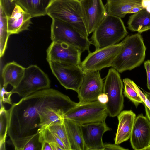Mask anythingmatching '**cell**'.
Instances as JSON below:
<instances>
[{"instance_id":"obj_1","label":"cell","mask_w":150,"mask_h":150,"mask_svg":"<svg viewBox=\"0 0 150 150\" xmlns=\"http://www.w3.org/2000/svg\"><path fill=\"white\" fill-rule=\"evenodd\" d=\"M78 104L67 95L50 88L41 90L12 104L8 110V134L11 141L34 134L39 129V113L48 107L67 112Z\"/></svg>"},{"instance_id":"obj_2","label":"cell","mask_w":150,"mask_h":150,"mask_svg":"<svg viewBox=\"0 0 150 150\" xmlns=\"http://www.w3.org/2000/svg\"><path fill=\"white\" fill-rule=\"evenodd\" d=\"M122 41L123 47L111 66L120 73L139 66L145 59L146 49L139 33L128 36Z\"/></svg>"},{"instance_id":"obj_3","label":"cell","mask_w":150,"mask_h":150,"mask_svg":"<svg viewBox=\"0 0 150 150\" xmlns=\"http://www.w3.org/2000/svg\"><path fill=\"white\" fill-rule=\"evenodd\" d=\"M127 33L121 18L107 14L93 32L91 41L98 50L118 43Z\"/></svg>"},{"instance_id":"obj_4","label":"cell","mask_w":150,"mask_h":150,"mask_svg":"<svg viewBox=\"0 0 150 150\" xmlns=\"http://www.w3.org/2000/svg\"><path fill=\"white\" fill-rule=\"evenodd\" d=\"M47 14L52 19L65 22L85 36L89 35L84 21L80 1L54 0L48 8Z\"/></svg>"},{"instance_id":"obj_5","label":"cell","mask_w":150,"mask_h":150,"mask_svg":"<svg viewBox=\"0 0 150 150\" xmlns=\"http://www.w3.org/2000/svg\"><path fill=\"white\" fill-rule=\"evenodd\" d=\"M50 38L52 42H63L80 50L82 52L89 48L92 42L76 29L68 23L57 19H52Z\"/></svg>"},{"instance_id":"obj_6","label":"cell","mask_w":150,"mask_h":150,"mask_svg":"<svg viewBox=\"0 0 150 150\" xmlns=\"http://www.w3.org/2000/svg\"><path fill=\"white\" fill-rule=\"evenodd\" d=\"M123 82L119 72L112 67L105 78L103 89V93L108 97L105 105L108 115L110 117L117 116L123 109Z\"/></svg>"},{"instance_id":"obj_7","label":"cell","mask_w":150,"mask_h":150,"mask_svg":"<svg viewBox=\"0 0 150 150\" xmlns=\"http://www.w3.org/2000/svg\"><path fill=\"white\" fill-rule=\"evenodd\" d=\"M50 86V82L47 75L37 65H31L25 68L20 82L11 91L23 97Z\"/></svg>"},{"instance_id":"obj_8","label":"cell","mask_w":150,"mask_h":150,"mask_svg":"<svg viewBox=\"0 0 150 150\" xmlns=\"http://www.w3.org/2000/svg\"><path fill=\"white\" fill-rule=\"evenodd\" d=\"M108 115L105 104L98 100L79 103L64 115V119L70 120L79 125L105 121Z\"/></svg>"},{"instance_id":"obj_9","label":"cell","mask_w":150,"mask_h":150,"mask_svg":"<svg viewBox=\"0 0 150 150\" xmlns=\"http://www.w3.org/2000/svg\"><path fill=\"white\" fill-rule=\"evenodd\" d=\"M124 45L123 41L88 53L80 66L84 71H100L111 67L112 64Z\"/></svg>"},{"instance_id":"obj_10","label":"cell","mask_w":150,"mask_h":150,"mask_svg":"<svg viewBox=\"0 0 150 150\" xmlns=\"http://www.w3.org/2000/svg\"><path fill=\"white\" fill-rule=\"evenodd\" d=\"M48 63L52 73L60 84L66 89L72 90L77 93L84 72L81 66L52 61Z\"/></svg>"},{"instance_id":"obj_11","label":"cell","mask_w":150,"mask_h":150,"mask_svg":"<svg viewBox=\"0 0 150 150\" xmlns=\"http://www.w3.org/2000/svg\"><path fill=\"white\" fill-rule=\"evenodd\" d=\"M82 52L78 48L63 43L52 42L47 50L48 62L80 65Z\"/></svg>"},{"instance_id":"obj_12","label":"cell","mask_w":150,"mask_h":150,"mask_svg":"<svg viewBox=\"0 0 150 150\" xmlns=\"http://www.w3.org/2000/svg\"><path fill=\"white\" fill-rule=\"evenodd\" d=\"M104 82L100 71L84 72L82 81L77 93L79 103L97 100L98 96L103 93Z\"/></svg>"},{"instance_id":"obj_13","label":"cell","mask_w":150,"mask_h":150,"mask_svg":"<svg viewBox=\"0 0 150 150\" xmlns=\"http://www.w3.org/2000/svg\"><path fill=\"white\" fill-rule=\"evenodd\" d=\"M86 150H104V133L111 130L105 121L80 125Z\"/></svg>"},{"instance_id":"obj_14","label":"cell","mask_w":150,"mask_h":150,"mask_svg":"<svg viewBox=\"0 0 150 150\" xmlns=\"http://www.w3.org/2000/svg\"><path fill=\"white\" fill-rule=\"evenodd\" d=\"M85 25L89 34L93 32L107 14L102 0H81Z\"/></svg>"},{"instance_id":"obj_15","label":"cell","mask_w":150,"mask_h":150,"mask_svg":"<svg viewBox=\"0 0 150 150\" xmlns=\"http://www.w3.org/2000/svg\"><path fill=\"white\" fill-rule=\"evenodd\" d=\"M130 142L135 150H144L150 144V121L142 114L136 118Z\"/></svg>"},{"instance_id":"obj_16","label":"cell","mask_w":150,"mask_h":150,"mask_svg":"<svg viewBox=\"0 0 150 150\" xmlns=\"http://www.w3.org/2000/svg\"><path fill=\"white\" fill-rule=\"evenodd\" d=\"M31 16L16 4L11 16L8 17V31L10 35L28 30L32 23Z\"/></svg>"},{"instance_id":"obj_17","label":"cell","mask_w":150,"mask_h":150,"mask_svg":"<svg viewBox=\"0 0 150 150\" xmlns=\"http://www.w3.org/2000/svg\"><path fill=\"white\" fill-rule=\"evenodd\" d=\"M117 116L118 124L114 141L118 145L130 138L136 117L131 110L122 111Z\"/></svg>"},{"instance_id":"obj_18","label":"cell","mask_w":150,"mask_h":150,"mask_svg":"<svg viewBox=\"0 0 150 150\" xmlns=\"http://www.w3.org/2000/svg\"><path fill=\"white\" fill-rule=\"evenodd\" d=\"M25 69V67L14 61L6 64L2 71L3 87L6 88L8 84L13 88L17 87L23 78Z\"/></svg>"},{"instance_id":"obj_19","label":"cell","mask_w":150,"mask_h":150,"mask_svg":"<svg viewBox=\"0 0 150 150\" xmlns=\"http://www.w3.org/2000/svg\"><path fill=\"white\" fill-rule=\"evenodd\" d=\"M142 0H106L105 5L107 14L124 18L132 8L142 5Z\"/></svg>"},{"instance_id":"obj_20","label":"cell","mask_w":150,"mask_h":150,"mask_svg":"<svg viewBox=\"0 0 150 150\" xmlns=\"http://www.w3.org/2000/svg\"><path fill=\"white\" fill-rule=\"evenodd\" d=\"M53 0H15V2L33 18L47 15V9Z\"/></svg>"},{"instance_id":"obj_21","label":"cell","mask_w":150,"mask_h":150,"mask_svg":"<svg viewBox=\"0 0 150 150\" xmlns=\"http://www.w3.org/2000/svg\"><path fill=\"white\" fill-rule=\"evenodd\" d=\"M64 124L71 150H86L80 125L67 119Z\"/></svg>"},{"instance_id":"obj_22","label":"cell","mask_w":150,"mask_h":150,"mask_svg":"<svg viewBox=\"0 0 150 150\" xmlns=\"http://www.w3.org/2000/svg\"><path fill=\"white\" fill-rule=\"evenodd\" d=\"M67 112L64 110L48 107L39 114L40 129H43L54 124L64 122V115Z\"/></svg>"},{"instance_id":"obj_23","label":"cell","mask_w":150,"mask_h":150,"mask_svg":"<svg viewBox=\"0 0 150 150\" xmlns=\"http://www.w3.org/2000/svg\"><path fill=\"white\" fill-rule=\"evenodd\" d=\"M128 28L130 30L139 33L150 29V13L145 8L131 15L127 22Z\"/></svg>"},{"instance_id":"obj_24","label":"cell","mask_w":150,"mask_h":150,"mask_svg":"<svg viewBox=\"0 0 150 150\" xmlns=\"http://www.w3.org/2000/svg\"><path fill=\"white\" fill-rule=\"evenodd\" d=\"M39 133V130L34 134L18 137L11 141L16 150H41Z\"/></svg>"},{"instance_id":"obj_25","label":"cell","mask_w":150,"mask_h":150,"mask_svg":"<svg viewBox=\"0 0 150 150\" xmlns=\"http://www.w3.org/2000/svg\"><path fill=\"white\" fill-rule=\"evenodd\" d=\"M8 16L0 6V56L3 57L7 47L10 35L8 31Z\"/></svg>"},{"instance_id":"obj_26","label":"cell","mask_w":150,"mask_h":150,"mask_svg":"<svg viewBox=\"0 0 150 150\" xmlns=\"http://www.w3.org/2000/svg\"><path fill=\"white\" fill-rule=\"evenodd\" d=\"M2 101L0 100V150L6 149L5 142L8 127V110L4 106Z\"/></svg>"},{"instance_id":"obj_27","label":"cell","mask_w":150,"mask_h":150,"mask_svg":"<svg viewBox=\"0 0 150 150\" xmlns=\"http://www.w3.org/2000/svg\"><path fill=\"white\" fill-rule=\"evenodd\" d=\"M124 84V94L134 104L136 107L140 103H143L135 86V83L129 78L123 80Z\"/></svg>"},{"instance_id":"obj_28","label":"cell","mask_w":150,"mask_h":150,"mask_svg":"<svg viewBox=\"0 0 150 150\" xmlns=\"http://www.w3.org/2000/svg\"><path fill=\"white\" fill-rule=\"evenodd\" d=\"M39 130L40 131L39 140L41 144L43 142L49 143H55L57 144L62 150H67L62 140L47 127L43 129H39Z\"/></svg>"},{"instance_id":"obj_29","label":"cell","mask_w":150,"mask_h":150,"mask_svg":"<svg viewBox=\"0 0 150 150\" xmlns=\"http://www.w3.org/2000/svg\"><path fill=\"white\" fill-rule=\"evenodd\" d=\"M54 133L63 142L67 150H71L64 122L63 123H56L47 127Z\"/></svg>"},{"instance_id":"obj_30","label":"cell","mask_w":150,"mask_h":150,"mask_svg":"<svg viewBox=\"0 0 150 150\" xmlns=\"http://www.w3.org/2000/svg\"><path fill=\"white\" fill-rule=\"evenodd\" d=\"M1 6L8 16H11L16 5L14 0H0Z\"/></svg>"},{"instance_id":"obj_31","label":"cell","mask_w":150,"mask_h":150,"mask_svg":"<svg viewBox=\"0 0 150 150\" xmlns=\"http://www.w3.org/2000/svg\"><path fill=\"white\" fill-rule=\"evenodd\" d=\"M135 86L138 94L143 102V104L145 108L146 117L150 121V101L136 84Z\"/></svg>"},{"instance_id":"obj_32","label":"cell","mask_w":150,"mask_h":150,"mask_svg":"<svg viewBox=\"0 0 150 150\" xmlns=\"http://www.w3.org/2000/svg\"><path fill=\"white\" fill-rule=\"evenodd\" d=\"M0 92V100L2 101L3 103L12 105V104L11 96L13 93L11 91H7L5 88L1 85Z\"/></svg>"},{"instance_id":"obj_33","label":"cell","mask_w":150,"mask_h":150,"mask_svg":"<svg viewBox=\"0 0 150 150\" xmlns=\"http://www.w3.org/2000/svg\"><path fill=\"white\" fill-rule=\"evenodd\" d=\"M104 150H128V149L123 148L118 144L109 143H104Z\"/></svg>"},{"instance_id":"obj_34","label":"cell","mask_w":150,"mask_h":150,"mask_svg":"<svg viewBox=\"0 0 150 150\" xmlns=\"http://www.w3.org/2000/svg\"><path fill=\"white\" fill-rule=\"evenodd\" d=\"M144 66L146 72L147 87L150 91V60L145 61L144 63Z\"/></svg>"},{"instance_id":"obj_35","label":"cell","mask_w":150,"mask_h":150,"mask_svg":"<svg viewBox=\"0 0 150 150\" xmlns=\"http://www.w3.org/2000/svg\"><path fill=\"white\" fill-rule=\"evenodd\" d=\"M97 100L100 103L105 105L108 102V96L106 94L103 93L98 96Z\"/></svg>"},{"instance_id":"obj_36","label":"cell","mask_w":150,"mask_h":150,"mask_svg":"<svg viewBox=\"0 0 150 150\" xmlns=\"http://www.w3.org/2000/svg\"><path fill=\"white\" fill-rule=\"evenodd\" d=\"M141 4L144 8L150 13V0H142Z\"/></svg>"},{"instance_id":"obj_37","label":"cell","mask_w":150,"mask_h":150,"mask_svg":"<svg viewBox=\"0 0 150 150\" xmlns=\"http://www.w3.org/2000/svg\"><path fill=\"white\" fill-rule=\"evenodd\" d=\"M144 8L142 5L137 6L132 8L127 12V14L136 13Z\"/></svg>"},{"instance_id":"obj_38","label":"cell","mask_w":150,"mask_h":150,"mask_svg":"<svg viewBox=\"0 0 150 150\" xmlns=\"http://www.w3.org/2000/svg\"><path fill=\"white\" fill-rule=\"evenodd\" d=\"M41 150H52L51 147L49 143L43 142L41 143Z\"/></svg>"},{"instance_id":"obj_39","label":"cell","mask_w":150,"mask_h":150,"mask_svg":"<svg viewBox=\"0 0 150 150\" xmlns=\"http://www.w3.org/2000/svg\"><path fill=\"white\" fill-rule=\"evenodd\" d=\"M49 144L51 147L52 150H62L60 147L56 143H51Z\"/></svg>"},{"instance_id":"obj_40","label":"cell","mask_w":150,"mask_h":150,"mask_svg":"<svg viewBox=\"0 0 150 150\" xmlns=\"http://www.w3.org/2000/svg\"><path fill=\"white\" fill-rule=\"evenodd\" d=\"M144 93L145 94L147 98L150 101V92H144Z\"/></svg>"},{"instance_id":"obj_41","label":"cell","mask_w":150,"mask_h":150,"mask_svg":"<svg viewBox=\"0 0 150 150\" xmlns=\"http://www.w3.org/2000/svg\"><path fill=\"white\" fill-rule=\"evenodd\" d=\"M144 150H150V144L147 147L145 148Z\"/></svg>"},{"instance_id":"obj_42","label":"cell","mask_w":150,"mask_h":150,"mask_svg":"<svg viewBox=\"0 0 150 150\" xmlns=\"http://www.w3.org/2000/svg\"><path fill=\"white\" fill-rule=\"evenodd\" d=\"M79 0V1H80V0Z\"/></svg>"},{"instance_id":"obj_43","label":"cell","mask_w":150,"mask_h":150,"mask_svg":"<svg viewBox=\"0 0 150 150\" xmlns=\"http://www.w3.org/2000/svg\"><path fill=\"white\" fill-rule=\"evenodd\" d=\"M14 1H15V0H14Z\"/></svg>"}]
</instances>
